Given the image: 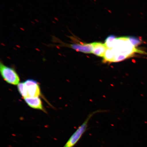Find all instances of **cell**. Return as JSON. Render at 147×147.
<instances>
[{
    "label": "cell",
    "instance_id": "cell-7",
    "mask_svg": "<svg viewBox=\"0 0 147 147\" xmlns=\"http://www.w3.org/2000/svg\"><path fill=\"white\" fill-rule=\"evenodd\" d=\"M24 98L27 105L33 109L43 110L44 109L42 101L38 97H28Z\"/></svg>",
    "mask_w": 147,
    "mask_h": 147
},
{
    "label": "cell",
    "instance_id": "cell-1",
    "mask_svg": "<svg viewBox=\"0 0 147 147\" xmlns=\"http://www.w3.org/2000/svg\"><path fill=\"white\" fill-rule=\"evenodd\" d=\"M137 53L146 54L144 51L132 45L127 37L116 38L113 47L108 48L103 58L104 62L113 63L122 61L133 56Z\"/></svg>",
    "mask_w": 147,
    "mask_h": 147
},
{
    "label": "cell",
    "instance_id": "cell-3",
    "mask_svg": "<svg viewBox=\"0 0 147 147\" xmlns=\"http://www.w3.org/2000/svg\"><path fill=\"white\" fill-rule=\"evenodd\" d=\"M0 72L3 80L8 83L13 85H17L20 83L19 76L16 71L12 68L5 65L1 62Z\"/></svg>",
    "mask_w": 147,
    "mask_h": 147
},
{
    "label": "cell",
    "instance_id": "cell-6",
    "mask_svg": "<svg viewBox=\"0 0 147 147\" xmlns=\"http://www.w3.org/2000/svg\"><path fill=\"white\" fill-rule=\"evenodd\" d=\"M92 45L93 48L92 53L103 58L108 49L105 44L101 42H94L92 43Z\"/></svg>",
    "mask_w": 147,
    "mask_h": 147
},
{
    "label": "cell",
    "instance_id": "cell-8",
    "mask_svg": "<svg viewBox=\"0 0 147 147\" xmlns=\"http://www.w3.org/2000/svg\"><path fill=\"white\" fill-rule=\"evenodd\" d=\"M18 89L20 94L24 98L29 97L24 82L20 83L18 84Z\"/></svg>",
    "mask_w": 147,
    "mask_h": 147
},
{
    "label": "cell",
    "instance_id": "cell-4",
    "mask_svg": "<svg viewBox=\"0 0 147 147\" xmlns=\"http://www.w3.org/2000/svg\"><path fill=\"white\" fill-rule=\"evenodd\" d=\"M54 38V41H56L59 43L58 46L59 47H66L74 49L78 52H82L86 54H90L92 53L93 50L92 43L89 44L84 43H73L68 44L64 43V42L60 41L59 40H58L57 38Z\"/></svg>",
    "mask_w": 147,
    "mask_h": 147
},
{
    "label": "cell",
    "instance_id": "cell-5",
    "mask_svg": "<svg viewBox=\"0 0 147 147\" xmlns=\"http://www.w3.org/2000/svg\"><path fill=\"white\" fill-rule=\"evenodd\" d=\"M24 83L29 97H38L41 95V89L36 81L29 79L26 81Z\"/></svg>",
    "mask_w": 147,
    "mask_h": 147
},
{
    "label": "cell",
    "instance_id": "cell-2",
    "mask_svg": "<svg viewBox=\"0 0 147 147\" xmlns=\"http://www.w3.org/2000/svg\"><path fill=\"white\" fill-rule=\"evenodd\" d=\"M99 112L100 111L98 110L93 112L88 115L85 121L80 127H79L76 131L71 136L63 147H73L75 146L87 130L90 119L94 115Z\"/></svg>",
    "mask_w": 147,
    "mask_h": 147
},
{
    "label": "cell",
    "instance_id": "cell-10",
    "mask_svg": "<svg viewBox=\"0 0 147 147\" xmlns=\"http://www.w3.org/2000/svg\"><path fill=\"white\" fill-rule=\"evenodd\" d=\"M129 40L134 47H137L142 43V40L139 38L134 36H127Z\"/></svg>",
    "mask_w": 147,
    "mask_h": 147
},
{
    "label": "cell",
    "instance_id": "cell-9",
    "mask_svg": "<svg viewBox=\"0 0 147 147\" xmlns=\"http://www.w3.org/2000/svg\"><path fill=\"white\" fill-rule=\"evenodd\" d=\"M116 38V37L115 36L113 35H110L106 38L105 44L108 48L111 49L113 47V43Z\"/></svg>",
    "mask_w": 147,
    "mask_h": 147
}]
</instances>
